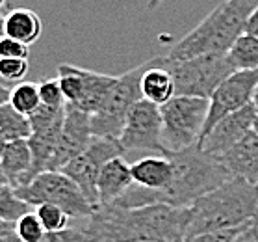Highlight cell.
Here are the masks:
<instances>
[{
    "label": "cell",
    "instance_id": "obj_1",
    "mask_svg": "<svg viewBox=\"0 0 258 242\" xmlns=\"http://www.w3.org/2000/svg\"><path fill=\"white\" fill-rule=\"evenodd\" d=\"M189 207L165 203L145 207L99 205L84 227L86 242H182L186 238Z\"/></svg>",
    "mask_w": 258,
    "mask_h": 242
},
{
    "label": "cell",
    "instance_id": "obj_2",
    "mask_svg": "<svg viewBox=\"0 0 258 242\" xmlns=\"http://www.w3.org/2000/svg\"><path fill=\"white\" fill-rule=\"evenodd\" d=\"M165 157L171 162V181L165 188L151 190L134 183L115 201V205L145 207L165 203L186 209L194 205L199 198L232 179L217 157L201 151L197 146L176 153H167Z\"/></svg>",
    "mask_w": 258,
    "mask_h": 242
},
{
    "label": "cell",
    "instance_id": "obj_3",
    "mask_svg": "<svg viewBox=\"0 0 258 242\" xmlns=\"http://www.w3.org/2000/svg\"><path fill=\"white\" fill-rule=\"evenodd\" d=\"M258 222V184L229 179L189 207L186 236Z\"/></svg>",
    "mask_w": 258,
    "mask_h": 242
},
{
    "label": "cell",
    "instance_id": "obj_4",
    "mask_svg": "<svg viewBox=\"0 0 258 242\" xmlns=\"http://www.w3.org/2000/svg\"><path fill=\"white\" fill-rule=\"evenodd\" d=\"M258 6V0H225L216 6L189 34L175 43L167 58L189 60L208 53H229Z\"/></svg>",
    "mask_w": 258,
    "mask_h": 242
},
{
    "label": "cell",
    "instance_id": "obj_5",
    "mask_svg": "<svg viewBox=\"0 0 258 242\" xmlns=\"http://www.w3.org/2000/svg\"><path fill=\"white\" fill-rule=\"evenodd\" d=\"M160 64L173 78L175 95L208 99L219 84L234 73L227 53H208L189 60H171L160 56Z\"/></svg>",
    "mask_w": 258,
    "mask_h": 242
},
{
    "label": "cell",
    "instance_id": "obj_6",
    "mask_svg": "<svg viewBox=\"0 0 258 242\" xmlns=\"http://www.w3.org/2000/svg\"><path fill=\"white\" fill-rule=\"evenodd\" d=\"M208 110L210 101L188 95H175L160 107L165 155L197 146L208 118Z\"/></svg>",
    "mask_w": 258,
    "mask_h": 242
},
{
    "label": "cell",
    "instance_id": "obj_7",
    "mask_svg": "<svg viewBox=\"0 0 258 242\" xmlns=\"http://www.w3.org/2000/svg\"><path fill=\"white\" fill-rule=\"evenodd\" d=\"M15 194L32 207L43 203L59 207L71 218H89L95 213V207L78 188V184L63 171H43L28 184L15 188Z\"/></svg>",
    "mask_w": 258,
    "mask_h": 242
},
{
    "label": "cell",
    "instance_id": "obj_8",
    "mask_svg": "<svg viewBox=\"0 0 258 242\" xmlns=\"http://www.w3.org/2000/svg\"><path fill=\"white\" fill-rule=\"evenodd\" d=\"M149 65H151V60L123 73V75H119L113 88L110 89V93L106 97L104 105L91 116V134L119 140L130 108L134 107L138 101L143 99L141 77Z\"/></svg>",
    "mask_w": 258,
    "mask_h": 242
},
{
    "label": "cell",
    "instance_id": "obj_9",
    "mask_svg": "<svg viewBox=\"0 0 258 242\" xmlns=\"http://www.w3.org/2000/svg\"><path fill=\"white\" fill-rule=\"evenodd\" d=\"M124 153L123 146L119 143V140L113 138H100V136H93L86 151L75 157V159L67 162L59 171H63L67 177H71L78 184V188L82 190L84 196L88 198V201L97 209L99 207V190H97V183H99L100 170L106 162H110L112 159H117Z\"/></svg>",
    "mask_w": 258,
    "mask_h": 242
},
{
    "label": "cell",
    "instance_id": "obj_10",
    "mask_svg": "<svg viewBox=\"0 0 258 242\" xmlns=\"http://www.w3.org/2000/svg\"><path fill=\"white\" fill-rule=\"evenodd\" d=\"M119 143L124 151H154L165 157L162 142V114L160 107L141 99L130 108Z\"/></svg>",
    "mask_w": 258,
    "mask_h": 242
},
{
    "label": "cell",
    "instance_id": "obj_11",
    "mask_svg": "<svg viewBox=\"0 0 258 242\" xmlns=\"http://www.w3.org/2000/svg\"><path fill=\"white\" fill-rule=\"evenodd\" d=\"M258 88V69L249 71H234L219 84V88L210 97V110L206 118L205 129L201 138L227 114L240 110L251 105L254 99V91ZM199 138V140H201Z\"/></svg>",
    "mask_w": 258,
    "mask_h": 242
},
{
    "label": "cell",
    "instance_id": "obj_12",
    "mask_svg": "<svg viewBox=\"0 0 258 242\" xmlns=\"http://www.w3.org/2000/svg\"><path fill=\"white\" fill-rule=\"evenodd\" d=\"M91 116L80 108L65 103V118L61 125L58 143L47 171H59L67 162L86 151L91 142Z\"/></svg>",
    "mask_w": 258,
    "mask_h": 242
},
{
    "label": "cell",
    "instance_id": "obj_13",
    "mask_svg": "<svg viewBox=\"0 0 258 242\" xmlns=\"http://www.w3.org/2000/svg\"><path fill=\"white\" fill-rule=\"evenodd\" d=\"M256 114L258 110L254 107V103L227 114L201 138L197 142V148L208 155H214V157L229 151L234 143L240 142L243 136L254 130Z\"/></svg>",
    "mask_w": 258,
    "mask_h": 242
},
{
    "label": "cell",
    "instance_id": "obj_14",
    "mask_svg": "<svg viewBox=\"0 0 258 242\" xmlns=\"http://www.w3.org/2000/svg\"><path fill=\"white\" fill-rule=\"evenodd\" d=\"M217 160L225 166L230 177L258 184V134L251 130L229 151L217 155Z\"/></svg>",
    "mask_w": 258,
    "mask_h": 242
},
{
    "label": "cell",
    "instance_id": "obj_15",
    "mask_svg": "<svg viewBox=\"0 0 258 242\" xmlns=\"http://www.w3.org/2000/svg\"><path fill=\"white\" fill-rule=\"evenodd\" d=\"M134 184L130 164H126L121 157L106 162L100 170L99 183V205H112Z\"/></svg>",
    "mask_w": 258,
    "mask_h": 242
},
{
    "label": "cell",
    "instance_id": "obj_16",
    "mask_svg": "<svg viewBox=\"0 0 258 242\" xmlns=\"http://www.w3.org/2000/svg\"><path fill=\"white\" fill-rule=\"evenodd\" d=\"M0 166L6 173L8 183L12 188H21L32 181V149L28 140H15L8 142L4 153L0 157Z\"/></svg>",
    "mask_w": 258,
    "mask_h": 242
},
{
    "label": "cell",
    "instance_id": "obj_17",
    "mask_svg": "<svg viewBox=\"0 0 258 242\" xmlns=\"http://www.w3.org/2000/svg\"><path fill=\"white\" fill-rule=\"evenodd\" d=\"M130 171L134 183L143 188L162 190L171 181V162L164 155L140 159L138 162L130 164Z\"/></svg>",
    "mask_w": 258,
    "mask_h": 242
},
{
    "label": "cell",
    "instance_id": "obj_18",
    "mask_svg": "<svg viewBox=\"0 0 258 242\" xmlns=\"http://www.w3.org/2000/svg\"><path fill=\"white\" fill-rule=\"evenodd\" d=\"M141 93H143V99L151 101L158 107L165 105L167 101L175 97L173 78L167 73V69L162 67L160 56L151 60V65L143 73V77H141Z\"/></svg>",
    "mask_w": 258,
    "mask_h": 242
},
{
    "label": "cell",
    "instance_id": "obj_19",
    "mask_svg": "<svg viewBox=\"0 0 258 242\" xmlns=\"http://www.w3.org/2000/svg\"><path fill=\"white\" fill-rule=\"evenodd\" d=\"M82 77H84L82 99H80L78 105H73V107L80 108V110H84L86 114L93 116V114L97 112V110H100V107L104 105L106 97L110 93V89L113 88L117 77L89 71V69H84V67H82Z\"/></svg>",
    "mask_w": 258,
    "mask_h": 242
},
{
    "label": "cell",
    "instance_id": "obj_20",
    "mask_svg": "<svg viewBox=\"0 0 258 242\" xmlns=\"http://www.w3.org/2000/svg\"><path fill=\"white\" fill-rule=\"evenodd\" d=\"M43 32V23L39 15L26 8H15L12 12L6 13V36L24 43L32 45L39 39Z\"/></svg>",
    "mask_w": 258,
    "mask_h": 242
},
{
    "label": "cell",
    "instance_id": "obj_21",
    "mask_svg": "<svg viewBox=\"0 0 258 242\" xmlns=\"http://www.w3.org/2000/svg\"><path fill=\"white\" fill-rule=\"evenodd\" d=\"M0 134L6 138V142L28 140L30 136H32L30 118L17 112L10 103L2 105L0 107Z\"/></svg>",
    "mask_w": 258,
    "mask_h": 242
},
{
    "label": "cell",
    "instance_id": "obj_22",
    "mask_svg": "<svg viewBox=\"0 0 258 242\" xmlns=\"http://www.w3.org/2000/svg\"><path fill=\"white\" fill-rule=\"evenodd\" d=\"M227 54L234 71L258 69V37L251 34H241Z\"/></svg>",
    "mask_w": 258,
    "mask_h": 242
},
{
    "label": "cell",
    "instance_id": "obj_23",
    "mask_svg": "<svg viewBox=\"0 0 258 242\" xmlns=\"http://www.w3.org/2000/svg\"><path fill=\"white\" fill-rule=\"evenodd\" d=\"M10 105L17 112L30 116L37 108L41 107V97H39V84L34 82H19L17 86L12 88L10 95Z\"/></svg>",
    "mask_w": 258,
    "mask_h": 242
},
{
    "label": "cell",
    "instance_id": "obj_24",
    "mask_svg": "<svg viewBox=\"0 0 258 242\" xmlns=\"http://www.w3.org/2000/svg\"><path fill=\"white\" fill-rule=\"evenodd\" d=\"M30 209H32V205H28L26 201L21 200L15 194V188H12L10 184L0 188V218L2 220L17 224L24 214L32 213Z\"/></svg>",
    "mask_w": 258,
    "mask_h": 242
},
{
    "label": "cell",
    "instance_id": "obj_25",
    "mask_svg": "<svg viewBox=\"0 0 258 242\" xmlns=\"http://www.w3.org/2000/svg\"><path fill=\"white\" fill-rule=\"evenodd\" d=\"M35 214L39 216L43 227L47 233L50 231H61L65 227H69V214L65 213L63 209H59L56 205H50V203H43V205L35 207Z\"/></svg>",
    "mask_w": 258,
    "mask_h": 242
},
{
    "label": "cell",
    "instance_id": "obj_26",
    "mask_svg": "<svg viewBox=\"0 0 258 242\" xmlns=\"http://www.w3.org/2000/svg\"><path fill=\"white\" fill-rule=\"evenodd\" d=\"M28 75V60L24 58H0V78L12 88L13 84L23 82Z\"/></svg>",
    "mask_w": 258,
    "mask_h": 242
},
{
    "label": "cell",
    "instance_id": "obj_27",
    "mask_svg": "<svg viewBox=\"0 0 258 242\" xmlns=\"http://www.w3.org/2000/svg\"><path fill=\"white\" fill-rule=\"evenodd\" d=\"M17 235L21 236L23 242H41V238L45 236V227H43L41 220L35 213H26L23 218L15 224Z\"/></svg>",
    "mask_w": 258,
    "mask_h": 242
},
{
    "label": "cell",
    "instance_id": "obj_28",
    "mask_svg": "<svg viewBox=\"0 0 258 242\" xmlns=\"http://www.w3.org/2000/svg\"><path fill=\"white\" fill-rule=\"evenodd\" d=\"M39 97H41V105H47V107H65V97L58 78H48V80L39 82Z\"/></svg>",
    "mask_w": 258,
    "mask_h": 242
},
{
    "label": "cell",
    "instance_id": "obj_29",
    "mask_svg": "<svg viewBox=\"0 0 258 242\" xmlns=\"http://www.w3.org/2000/svg\"><path fill=\"white\" fill-rule=\"evenodd\" d=\"M241 227H230V229H221V231H210V233H201V235L186 236L182 242H234V238L238 236Z\"/></svg>",
    "mask_w": 258,
    "mask_h": 242
},
{
    "label": "cell",
    "instance_id": "obj_30",
    "mask_svg": "<svg viewBox=\"0 0 258 242\" xmlns=\"http://www.w3.org/2000/svg\"><path fill=\"white\" fill-rule=\"evenodd\" d=\"M30 49L28 45L6 36L0 39V58H24L28 60Z\"/></svg>",
    "mask_w": 258,
    "mask_h": 242
},
{
    "label": "cell",
    "instance_id": "obj_31",
    "mask_svg": "<svg viewBox=\"0 0 258 242\" xmlns=\"http://www.w3.org/2000/svg\"><path fill=\"white\" fill-rule=\"evenodd\" d=\"M41 242H86V236H84V229L65 227V229H61V231L45 233Z\"/></svg>",
    "mask_w": 258,
    "mask_h": 242
},
{
    "label": "cell",
    "instance_id": "obj_32",
    "mask_svg": "<svg viewBox=\"0 0 258 242\" xmlns=\"http://www.w3.org/2000/svg\"><path fill=\"white\" fill-rule=\"evenodd\" d=\"M234 242H258V222L247 224L245 227L238 233Z\"/></svg>",
    "mask_w": 258,
    "mask_h": 242
},
{
    "label": "cell",
    "instance_id": "obj_33",
    "mask_svg": "<svg viewBox=\"0 0 258 242\" xmlns=\"http://www.w3.org/2000/svg\"><path fill=\"white\" fill-rule=\"evenodd\" d=\"M245 34H251V36L258 37V6L254 8V12L251 13V17L245 24Z\"/></svg>",
    "mask_w": 258,
    "mask_h": 242
},
{
    "label": "cell",
    "instance_id": "obj_34",
    "mask_svg": "<svg viewBox=\"0 0 258 242\" xmlns=\"http://www.w3.org/2000/svg\"><path fill=\"white\" fill-rule=\"evenodd\" d=\"M0 242H23V240H21V236L17 235V229H15V225H13V227L0 233Z\"/></svg>",
    "mask_w": 258,
    "mask_h": 242
},
{
    "label": "cell",
    "instance_id": "obj_35",
    "mask_svg": "<svg viewBox=\"0 0 258 242\" xmlns=\"http://www.w3.org/2000/svg\"><path fill=\"white\" fill-rule=\"evenodd\" d=\"M10 95H12V88L8 86H0V107L10 103Z\"/></svg>",
    "mask_w": 258,
    "mask_h": 242
},
{
    "label": "cell",
    "instance_id": "obj_36",
    "mask_svg": "<svg viewBox=\"0 0 258 242\" xmlns=\"http://www.w3.org/2000/svg\"><path fill=\"white\" fill-rule=\"evenodd\" d=\"M6 37V13L0 10V39Z\"/></svg>",
    "mask_w": 258,
    "mask_h": 242
},
{
    "label": "cell",
    "instance_id": "obj_37",
    "mask_svg": "<svg viewBox=\"0 0 258 242\" xmlns=\"http://www.w3.org/2000/svg\"><path fill=\"white\" fill-rule=\"evenodd\" d=\"M164 0H147V10H151L153 12L154 8H158V4H162Z\"/></svg>",
    "mask_w": 258,
    "mask_h": 242
},
{
    "label": "cell",
    "instance_id": "obj_38",
    "mask_svg": "<svg viewBox=\"0 0 258 242\" xmlns=\"http://www.w3.org/2000/svg\"><path fill=\"white\" fill-rule=\"evenodd\" d=\"M8 177H6V173H4V170H2V166H0V188L2 186H8Z\"/></svg>",
    "mask_w": 258,
    "mask_h": 242
},
{
    "label": "cell",
    "instance_id": "obj_39",
    "mask_svg": "<svg viewBox=\"0 0 258 242\" xmlns=\"http://www.w3.org/2000/svg\"><path fill=\"white\" fill-rule=\"evenodd\" d=\"M15 224H12V222H6V220H2L0 218V233L2 231H6V229H10V227H13Z\"/></svg>",
    "mask_w": 258,
    "mask_h": 242
},
{
    "label": "cell",
    "instance_id": "obj_40",
    "mask_svg": "<svg viewBox=\"0 0 258 242\" xmlns=\"http://www.w3.org/2000/svg\"><path fill=\"white\" fill-rule=\"evenodd\" d=\"M6 138L0 134V157H2V153H4V149H6Z\"/></svg>",
    "mask_w": 258,
    "mask_h": 242
},
{
    "label": "cell",
    "instance_id": "obj_41",
    "mask_svg": "<svg viewBox=\"0 0 258 242\" xmlns=\"http://www.w3.org/2000/svg\"><path fill=\"white\" fill-rule=\"evenodd\" d=\"M252 103H254V107H256V110H258V88H256V91H254V99H252Z\"/></svg>",
    "mask_w": 258,
    "mask_h": 242
},
{
    "label": "cell",
    "instance_id": "obj_42",
    "mask_svg": "<svg viewBox=\"0 0 258 242\" xmlns=\"http://www.w3.org/2000/svg\"><path fill=\"white\" fill-rule=\"evenodd\" d=\"M254 132L258 134V114H256V119H254Z\"/></svg>",
    "mask_w": 258,
    "mask_h": 242
},
{
    "label": "cell",
    "instance_id": "obj_43",
    "mask_svg": "<svg viewBox=\"0 0 258 242\" xmlns=\"http://www.w3.org/2000/svg\"><path fill=\"white\" fill-rule=\"evenodd\" d=\"M4 6H6V0H0V10H2Z\"/></svg>",
    "mask_w": 258,
    "mask_h": 242
}]
</instances>
